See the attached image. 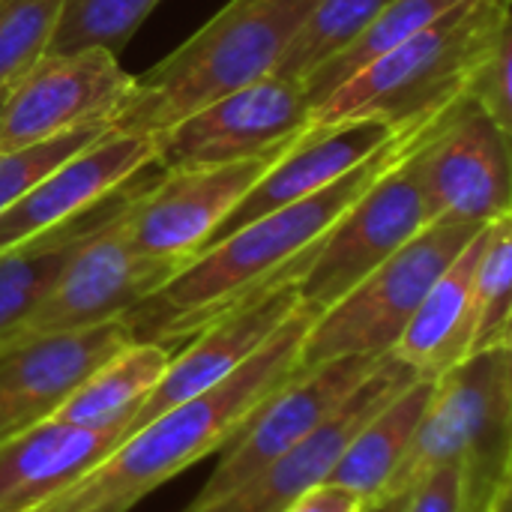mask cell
<instances>
[{"mask_svg": "<svg viewBox=\"0 0 512 512\" xmlns=\"http://www.w3.org/2000/svg\"><path fill=\"white\" fill-rule=\"evenodd\" d=\"M438 114L399 126V132L375 156L321 192L258 216L219 243L195 252L159 291L123 315L132 339L165 348L186 342L243 300L267 288L297 282L330 225L423 138Z\"/></svg>", "mask_w": 512, "mask_h": 512, "instance_id": "cell-1", "label": "cell"}, {"mask_svg": "<svg viewBox=\"0 0 512 512\" xmlns=\"http://www.w3.org/2000/svg\"><path fill=\"white\" fill-rule=\"evenodd\" d=\"M312 318L309 309L297 306L222 384L129 429L93 468L27 512H129L150 492L222 450L297 375V354Z\"/></svg>", "mask_w": 512, "mask_h": 512, "instance_id": "cell-2", "label": "cell"}, {"mask_svg": "<svg viewBox=\"0 0 512 512\" xmlns=\"http://www.w3.org/2000/svg\"><path fill=\"white\" fill-rule=\"evenodd\" d=\"M318 0H231L192 39L135 78L114 132L156 135L216 96L276 69Z\"/></svg>", "mask_w": 512, "mask_h": 512, "instance_id": "cell-3", "label": "cell"}, {"mask_svg": "<svg viewBox=\"0 0 512 512\" xmlns=\"http://www.w3.org/2000/svg\"><path fill=\"white\" fill-rule=\"evenodd\" d=\"M450 462L462 471V512H489L510 498L512 345L468 354L435 378L387 495L411 492L429 471Z\"/></svg>", "mask_w": 512, "mask_h": 512, "instance_id": "cell-4", "label": "cell"}, {"mask_svg": "<svg viewBox=\"0 0 512 512\" xmlns=\"http://www.w3.org/2000/svg\"><path fill=\"white\" fill-rule=\"evenodd\" d=\"M507 24L510 0H465L339 84L309 123L372 117L402 126L438 114L465 93L471 69Z\"/></svg>", "mask_w": 512, "mask_h": 512, "instance_id": "cell-5", "label": "cell"}, {"mask_svg": "<svg viewBox=\"0 0 512 512\" xmlns=\"http://www.w3.org/2000/svg\"><path fill=\"white\" fill-rule=\"evenodd\" d=\"M480 228L483 225L468 222H429L342 300L312 318L297 354V372L345 357H387L432 282L480 234Z\"/></svg>", "mask_w": 512, "mask_h": 512, "instance_id": "cell-6", "label": "cell"}, {"mask_svg": "<svg viewBox=\"0 0 512 512\" xmlns=\"http://www.w3.org/2000/svg\"><path fill=\"white\" fill-rule=\"evenodd\" d=\"M429 222L489 225L510 216V135L462 93L414 150Z\"/></svg>", "mask_w": 512, "mask_h": 512, "instance_id": "cell-7", "label": "cell"}, {"mask_svg": "<svg viewBox=\"0 0 512 512\" xmlns=\"http://www.w3.org/2000/svg\"><path fill=\"white\" fill-rule=\"evenodd\" d=\"M417 144L399 162H393L318 240L306 273L297 279L300 306L312 315H321L342 300L357 282H363L375 267H381L429 225L411 159Z\"/></svg>", "mask_w": 512, "mask_h": 512, "instance_id": "cell-8", "label": "cell"}, {"mask_svg": "<svg viewBox=\"0 0 512 512\" xmlns=\"http://www.w3.org/2000/svg\"><path fill=\"white\" fill-rule=\"evenodd\" d=\"M309 111L306 84L270 72L150 135L153 159L162 171H171L267 156L285 150L306 129Z\"/></svg>", "mask_w": 512, "mask_h": 512, "instance_id": "cell-9", "label": "cell"}, {"mask_svg": "<svg viewBox=\"0 0 512 512\" xmlns=\"http://www.w3.org/2000/svg\"><path fill=\"white\" fill-rule=\"evenodd\" d=\"M126 210L66 264L48 294L0 342L87 330L123 318L186 264L135 252L123 231Z\"/></svg>", "mask_w": 512, "mask_h": 512, "instance_id": "cell-10", "label": "cell"}, {"mask_svg": "<svg viewBox=\"0 0 512 512\" xmlns=\"http://www.w3.org/2000/svg\"><path fill=\"white\" fill-rule=\"evenodd\" d=\"M132 87L135 78L108 48L42 54L6 93L0 150L39 144L87 123H111Z\"/></svg>", "mask_w": 512, "mask_h": 512, "instance_id": "cell-11", "label": "cell"}, {"mask_svg": "<svg viewBox=\"0 0 512 512\" xmlns=\"http://www.w3.org/2000/svg\"><path fill=\"white\" fill-rule=\"evenodd\" d=\"M279 153L282 150L243 162L162 171L123 216L129 246L150 258L189 261L207 246L222 219L243 201Z\"/></svg>", "mask_w": 512, "mask_h": 512, "instance_id": "cell-12", "label": "cell"}, {"mask_svg": "<svg viewBox=\"0 0 512 512\" xmlns=\"http://www.w3.org/2000/svg\"><path fill=\"white\" fill-rule=\"evenodd\" d=\"M375 363L378 360L345 357L309 372H297L228 441L225 456L186 510L216 504L219 498L252 480L258 471L273 465L279 456H285L354 393V387L375 369Z\"/></svg>", "mask_w": 512, "mask_h": 512, "instance_id": "cell-13", "label": "cell"}, {"mask_svg": "<svg viewBox=\"0 0 512 512\" xmlns=\"http://www.w3.org/2000/svg\"><path fill=\"white\" fill-rule=\"evenodd\" d=\"M129 342L135 339L123 318L0 342V441L51 420L72 390Z\"/></svg>", "mask_w": 512, "mask_h": 512, "instance_id": "cell-14", "label": "cell"}, {"mask_svg": "<svg viewBox=\"0 0 512 512\" xmlns=\"http://www.w3.org/2000/svg\"><path fill=\"white\" fill-rule=\"evenodd\" d=\"M411 381H417V375L405 363H399L393 354L381 357L375 369L354 387V393L285 456H279L273 465L258 471L216 504L183 512H282L306 489L327 480L351 435Z\"/></svg>", "mask_w": 512, "mask_h": 512, "instance_id": "cell-15", "label": "cell"}, {"mask_svg": "<svg viewBox=\"0 0 512 512\" xmlns=\"http://www.w3.org/2000/svg\"><path fill=\"white\" fill-rule=\"evenodd\" d=\"M297 306V282H285L243 300L222 318L201 327L180 354H171L165 375L141 402L129 420V429L222 384L297 312Z\"/></svg>", "mask_w": 512, "mask_h": 512, "instance_id": "cell-16", "label": "cell"}, {"mask_svg": "<svg viewBox=\"0 0 512 512\" xmlns=\"http://www.w3.org/2000/svg\"><path fill=\"white\" fill-rule=\"evenodd\" d=\"M405 126V123H402ZM399 126L372 117H351L336 123H306V129L270 162V168L258 177V183L243 195V201L222 219L213 231L210 243L234 234L246 222L267 216L285 204L309 198L324 186L336 183L360 162L375 156Z\"/></svg>", "mask_w": 512, "mask_h": 512, "instance_id": "cell-17", "label": "cell"}, {"mask_svg": "<svg viewBox=\"0 0 512 512\" xmlns=\"http://www.w3.org/2000/svg\"><path fill=\"white\" fill-rule=\"evenodd\" d=\"M153 162L147 135L108 129L0 213V252L81 216Z\"/></svg>", "mask_w": 512, "mask_h": 512, "instance_id": "cell-18", "label": "cell"}, {"mask_svg": "<svg viewBox=\"0 0 512 512\" xmlns=\"http://www.w3.org/2000/svg\"><path fill=\"white\" fill-rule=\"evenodd\" d=\"M153 168L156 162L141 168L132 180L117 186L81 216L0 252V339L27 318V312L48 294L66 264L156 180Z\"/></svg>", "mask_w": 512, "mask_h": 512, "instance_id": "cell-19", "label": "cell"}, {"mask_svg": "<svg viewBox=\"0 0 512 512\" xmlns=\"http://www.w3.org/2000/svg\"><path fill=\"white\" fill-rule=\"evenodd\" d=\"M123 435V429H81L45 420L0 441V512L33 510L93 468Z\"/></svg>", "mask_w": 512, "mask_h": 512, "instance_id": "cell-20", "label": "cell"}, {"mask_svg": "<svg viewBox=\"0 0 512 512\" xmlns=\"http://www.w3.org/2000/svg\"><path fill=\"white\" fill-rule=\"evenodd\" d=\"M483 231L453 258L432 282L405 333L390 351L417 378H438L471 354L474 336V270L483 246Z\"/></svg>", "mask_w": 512, "mask_h": 512, "instance_id": "cell-21", "label": "cell"}, {"mask_svg": "<svg viewBox=\"0 0 512 512\" xmlns=\"http://www.w3.org/2000/svg\"><path fill=\"white\" fill-rule=\"evenodd\" d=\"M435 381L417 378L402 393H396L390 402H384L348 441V447L339 453L336 465L330 468L324 483L342 486L354 495H360L366 504L387 495L396 471L402 468L414 432L420 426V417L429 405Z\"/></svg>", "mask_w": 512, "mask_h": 512, "instance_id": "cell-22", "label": "cell"}, {"mask_svg": "<svg viewBox=\"0 0 512 512\" xmlns=\"http://www.w3.org/2000/svg\"><path fill=\"white\" fill-rule=\"evenodd\" d=\"M171 351L156 342H129L99 363L51 420L81 429H129V420L165 375Z\"/></svg>", "mask_w": 512, "mask_h": 512, "instance_id": "cell-23", "label": "cell"}, {"mask_svg": "<svg viewBox=\"0 0 512 512\" xmlns=\"http://www.w3.org/2000/svg\"><path fill=\"white\" fill-rule=\"evenodd\" d=\"M459 3H465V0H390L348 48H342L336 57H330L324 66H318L303 81L306 93L312 99V108L318 102H324L351 75H357L363 66H369L372 60L387 54L399 42L411 39L414 33H420L423 27H429L435 18H441L444 12H450Z\"/></svg>", "mask_w": 512, "mask_h": 512, "instance_id": "cell-24", "label": "cell"}, {"mask_svg": "<svg viewBox=\"0 0 512 512\" xmlns=\"http://www.w3.org/2000/svg\"><path fill=\"white\" fill-rule=\"evenodd\" d=\"M387 3L390 0H318L273 72L306 81L318 66L348 48Z\"/></svg>", "mask_w": 512, "mask_h": 512, "instance_id": "cell-25", "label": "cell"}, {"mask_svg": "<svg viewBox=\"0 0 512 512\" xmlns=\"http://www.w3.org/2000/svg\"><path fill=\"white\" fill-rule=\"evenodd\" d=\"M512 219H495L483 231V246L474 270V336L471 354L512 345Z\"/></svg>", "mask_w": 512, "mask_h": 512, "instance_id": "cell-26", "label": "cell"}, {"mask_svg": "<svg viewBox=\"0 0 512 512\" xmlns=\"http://www.w3.org/2000/svg\"><path fill=\"white\" fill-rule=\"evenodd\" d=\"M159 0H66L45 54H66L81 48H117L144 24Z\"/></svg>", "mask_w": 512, "mask_h": 512, "instance_id": "cell-27", "label": "cell"}, {"mask_svg": "<svg viewBox=\"0 0 512 512\" xmlns=\"http://www.w3.org/2000/svg\"><path fill=\"white\" fill-rule=\"evenodd\" d=\"M66 0H0V87L15 84L51 45Z\"/></svg>", "mask_w": 512, "mask_h": 512, "instance_id": "cell-28", "label": "cell"}, {"mask_svg": "<svg viewBox=\"0 0 512 512\" xmlns=\"http://www.w3.org/2000/svg\"><path fill=\"white\" fill-rule=\"evenodd\" d=\"M111 129V123H87L81 129L63 132L57 138L0 150V213L12 207L24 192H30L45 174H51L60 162H66L72 153L84 150L96 138H102Z\"/></svg>", "mask_w": 512, "mask_h": 512, "instance_id": "cell-29", "label": "cell"}, {"mask_svg": "<svg viewBox=\"0 0 512 512\" xmlns=\"http://www.w3.org/2000/svg\"><path fill=\"white\" fill-rule=\"evenodd\" d=\"M512 21L498 33L489 51L477 60L468 75L465 93L486 111L507 135H512Z\"/></svg>", "mask_w": 512, "mask_h": 512, "instance_id": "cell-30", "label": "cell"}, {"mask_svg": "<svg viewBox=\"0 0 512 512\" xmlns=\"http://www.w3.org/2000/svg\"><path fill=\"white\" fill-rule=\"evenodd\" d=\"M402 512H462V471L456 462L429 471L405 498Z\"/></svg>", "mask_w": 512, "mask_h": 512, "instance_id": "cell-31", "label": "cell"}, {"mask_svg": "<svg viewBox=\"0 0 512 512\" xmlns=\"http://www.w3.org/2000/svg\"><path fill=\"white\" fill-rule=\"evenodd\" d=\"M366 501L342 486L333 483H318L306 489L300 498H294L282 512H363Z\"/></svg>", "mask_w": 512, "mask_h": 512, "instance_id": "cell-32", "label": "cell"}, {"mask_svg": "<svg viewBox=\"0 0 512 512\" xmlns=\"http://www.w3.org/2000/svg\"><path fill=\"white\" fill-rule=\"evenodd\" d=\"M405 498H408V492L405 495H387V498H378V501L366 504L363 512H402L405 510Z\"/></svg>", "mask_w": 512, "mask_h": 512, "instance_id": "cell-33", "label": "cell"}, {"mask_svg": "<svg viewBox=\"0 0 512 512\" xmlns=\"http://www.w3.org/2000/svg\"><path fill=\"white\" fill-rule=\"evenodd\" d=\"M489 512H510V498H501Z\"/></svg>", "mask_w": 512, "mask_h": 512, "instance_id": "cell-34", "label": "cell"}, {"mask_svg": "<svg viewBox=\"0 0 512 512\" xmlns=\"http://www.w3.org/2000/svg\"><path fill=\"white\" fill-rule=\"evenodd\" d=\"M12 87V84H9ZM9 87H0V111H3V102H6V93H9Z\"/></svg>", "mask_w": 512, "mask_h": 512, "instance_id": "cell-35", "label": "cell"}]
</instances>
